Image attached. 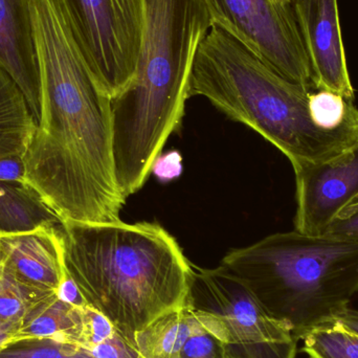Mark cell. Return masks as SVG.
<instances>
[{
	"label": "cell",
	"instance_id": "1",
	"mask_svg": "<svg viewBox=\"0 0 358 358\" xmlns=\"http://www.w3.org/2000/svg\"><path fill=\"white\" fill-rule=\"evenodd\" d=\"M40 115L24 181L61 222L121 221L111 98L84 61L58 0H33Z\"/></svg>",
	"mask_w": 358,
	"mask_h": 358
},
{
	"label": "cell",
	"instance_id": "2",
	"mask_svg": "<svg viewBox=\"0 0 358 358\" xmlns=\"http://www.w3.org/2000/svg\"><path fill=\"white\" fill-rule=\"evenodd\" d=\"M196 96L258 132L294 168L329 161L358 143L353 100L288 81L216 25L194 57L187 98Z\"/></svg>",
	"mask_w": 358,
	"mask_h": 358
},
{
	"label": "cell",
	"instance_id": "3",
	"mask_svg": "<svg viewBox=\"0 0 358 358\" xmlns=\"http://www.w3.org/2000/svg\"><path fill=\"white\" fill-rule=\"evenodd\" d=\"M60 231L84 302L134 346L138 332L187 305L193 264L162 225L62 222Z\"/></svg>",
	"mask_w": 358,
	"mask_h": 358
},
{
	"label": "cell",
	"instance_id": "4",
	"mask_svg": "<svg viewBox=\"0 0 358 358\" xmlns=\"http://www.w3.org/2000/svg\"><path fill=\"white\" fill-rule=\"evenodd\" d=\"M213 25L204 0H146L136 75L111 99L115 178L124 195L142 189L180 125L194 57Z\"/></svg>",
	"mask_w": 358,
	"mask_h": 358
},
{
	"label": "cell",
	"instance_id": "5",
	"mask_svg": "<svg viewBox=\"0 0 358 358\" xmlns=\"http://www.w3.org/2000/svg\"><path fill=\"white\" fill-rule=\"evenodd\" d=\"M220 266L241 280L296 340L338 320L358 292V242L296 231L227 252Z\"/></svg>",
	"mask_w": 358,
	"mask_h": 358
},
{
	"label": "cell",
	"instance_id": "6",
	"mask_svg": "<svg viewBox=\"0 0 358 358\" xmlns=\"http://www.w3.org/2000/svg\"><path fill=\"white\" fill-rule=\"evenodd\" d=\"M187 304L214 336L222 358H296L298 341L248 286L219 265L192 266Z\"/></svg>",
	"mask_w": 358,
	"mask_h": 358
},
{
	"label": "cell",
	"instance_id": "7",
	"mask_svg": "<svg viewBox=\"0 0 358 358\" xmlns=\"http://www.w3.org/2000/svg\"><path fill=\"white\" fill-rule=\"evenodd\" d=\"M90 73L111 99L134 80L146 22V0H58Z\"/></svg>",
	"mask_w": 358,
	"mask_h": 358
},
{
	"label": "cell",
	"instance_id": "8",
	"mask_svg": "<svg viewBox=\"0 0 358 358\" xmlns=\"http://www.w3.org/2000/svg\"><path fill=\"white\" fill-rule=\"evenodd\" d=\"M216 27L267 66L305 87L317 88L310 60L290 4L280 0H204Z\"/></svg>",
	"mask_w": 358,
	"mask_h": 358
},
{
	"label": "cell",
	"instance_id": "9",
	"mask_svg": "<svg viewBox=\"0 0 358 358\" xmlns=\"http://www.w3.org/2000/svg\"><path fill=\"white\" fill-rule=\"evenodd\" d=\"M294 170L298 203L294 231L326 235L343 210L358 198V143L329 161Z\"/></svg>",
	"mask_w": 358,
	"mask_h": 358
},
{
	"label": "cell",
	"instance_id": "10",
	"mask_svg": "<svg viewBox=\"0 0 358 358\" xmlns=\"http://www.w3.org/2000/svg\"><path fill=\"white\" fill-rule=\"evenodd\" d=\"M317 90L355 101L338 0H294L292 4Z\"/></svg>",
	"mask_w": 358,
	"mask_h": 358
},
{
	"label": "cell",
	"instance_id": "11",
	"mask_svg": "<svg viewBox=\"0 0 358 358\" xmlns=\"http://www.w3.org/2000/svg\"><path fill=\"white\" fill-rule=\"evenodd\" d=\"M60 225L0 234V252L10 271L29 285L55 294L67 277Z\"/></svg>",
	"mask_w": 358,
	"mask_h": 358
},
{
	"label": "cell",
	"instance_id": "12",
	"mask_svg": "<svg viewBox=\"0 0 358 358\" xmlns=\"http://www.w3.org/2000/svg\"><path fill=\"white\" fill-rule=\"evenodd\" d=\"M0 65L22 90L37 124L40 88L33 0H0Z\"/></svg>",
	"mask_w": 358,
	"mask_h": 358
},
{
	"label": "cell",
	"instance_id": "13",
	"mask_svg": "<svg viewBox=\"0 0 358 358\" xmlns=\"http://www.w3.org/2000/svg\"><path fill=\"white\" fill-rule=\"evenodd\" d=\"M36 127L22 90L0 65V159L23 157Z\"/></svg>",
	"mask_w": 358,
	"mask_h": 358
},
{
	"label": "cell",
	"instance_id": "14",
	"mask_svg": "<svg viewBox=\"0 0 358 358\" xmlns=\"http://www.w3.org/2000/svg\"><path fill=\"white\" fill-rule=\"evenodd\" d=\"M61 223L29 185L0 181V234L23 233Z\"/></svg>",
	"mask_w": 358,
	"mask_h": 358
},
{
	"label": "cell",
	"instance_id": "15",
	"mask_svg": "<svg viewBox=\"0 0 358 358\" xmlns=\"http://www.w3.org/2000/svg\"><path fill=\"white\" fill-rule=\"evenodd\" d=\"M85 306H75L54 296L21 328V336L25 341L52 340L82 347Z\"/></svg>",
	"mask_w": 358,
	"mask_h": 358
},
{
	"label": "cell",
	"instance_id": "16",
	"mask_svg": "<svg viewBox=\"0 0 358 358\" xmlns=\"http://www.w3.org/2000/svg\"><path fill=\"white\" fill-rule=\"evenodd\" d=\"M195 326V315L187 304L138 332L134 347L144 358H178Z\"/></svg>",
	"mask_w": 358,
	"mask_h": 358
},
{
	"label": "cell",
	"instance_id": "17",
	"mask_svg": "<svg viewBox=\"0 0 358 358\" xmlns=\"http://www.w3.org/2000/svg\"><path fill=\"white\" fill-rule=\"evenodd\" d=\"M57 294L21 281L4 264L0 252V320L20 331L27 322Z\"/></svg>",
	"mask_w": 358,
	"mask_h": 358
},
{
	"label": "cell",
	"instance_id": "18",
	"mask_svg": "<svg viewBox=\"0 0 358 358\" xmlns=\"http://www.w3.org/2000/svg\"><path fill=\"white\" fill-rule=\"evenodd\" d=\"M303 341L309 358H358V334L338 319L311 330Z\"/></svg>",
	"mask_w": 358,
	"mask_h": 358
},
{
	"label": "cell",
	"instance_id": "19",
	"mask_svg": "<svg viewBox=\"0 0 358 358\" xmlns=\"http://www.w3.org/2000/svg\"><path fill=\"white\" fill-rule=\"evenodd\" d=\"M0 358H96L87 349L52 340L23 341L0 352Z\"/></svg>",
	"mask_w": 358,
	"mask_h": 358
},
{
	"label": "cell",
	"instance_id": "20",
	"mask_svg": "<svg viewBox=\"0 0 358 358\" xmlns=\"http://www.w3.org/2000/svg\"><path fill=\"white\" fill-rule=\"evenodd\" d=\"M195 319V328L181 349L178 358H222L218 342L200 325L197 317Z\"/></svg>",
	"mask_w": 358,
	"mask_h": 358
},
{
	"label": "cell",
	"instance_id": "21",
	"mask_svg": "<svg viewBox=\"0 0 358 358\" xmlns=\"http://www.w3.org/2000/svg\"><path fill=\"white\" fill-rule=\"evenodd\" d=\"M326 235L358 242V212L343 218H336Z\"/></svg>",
	"mask_w": 358,
	"mask_h": 358
},
{
	"label": "cell",
	"instance_id": "22",
	"mask_svg": "<svg viewBox=\"0 0 358 358\" xmlns=\"http://www.w3.org/2000/svg\"><path fill=\"white\" fill-rule=\"evenodd\" d=\"M0 181L25 183L22 157H10L0 159Z\"/></svg>",
	"mask_w": 358,
	"mask_h": 358
},
{
	"label": "cell",
	"instance_id": "23",
	"mask_svg": "<svg viewBox=\"0 0 358 358\" xmlns=\"http://www.w3.org/2000/svg\"><path fill=\"white\" fill-rule=\"evenodd\" d=\"M181 159L178 153H168L165 157L159 155L153 165L152 171L162 180H170L180 174Z\"/></svg>",
	"mask_w": 358,
	"mask_h": 358
},
{
	"label": "cell",
	"instance_id": "24",
	"mask_svg": "<svg viewBox=\"0 0 358 358\" xmlns=\"http://www.w3.org/2000/svg\"><path fill=\"white\" fill-rule=\"evenodd\" d=\"M23 341L24 338L16 327L0 320V352Z\"/></svg>",
	"mask_w": 358,
	"mask_h": 358
},
{
	"label": "cell",
	"instance_id": "25",
	"mask_svg": "<svg viewBox=\"0 0 358 358\" xmlns=\"http://www.w3.org/2000/svg\"><path fill=\"white\" fill-rule=\"evenodd\" d=\"M342 323H344L349 329L353 330L358 334V311L355 309L348 308L340 317Z\"/></svg>",
	"mask_w": 358,
	"mask_h": 358
},
{
	"label": "cell",
	"instance_id": "26",
	"mask_svg": "<svg viewBox=\"0 0 358 358\" xmlns=\"http://www.w3.org/2000/svg\"><path fill=\"white\" fill-rule=\"evenodd\" d=\"M357 212H358V198L355 202H352L350 206H347L345 210H343V212L341 213L338 218H343V217L349 216V215L355 214V213Z\"/></svg>",
	"mask_w": 358,
	"mask_h": 358
},
{
	"label": "cell",
	"instance_id": "27",
	"mask_svg": "<svg viewBox=\"0 0 358 358\" xmlns=\"http://www.w3.org/2000/svg\"><path fill=\"white\" fill-rule=\"evenodd\" d=\"M280 1L285 2V3L290 4V6H292V2H294V0H280Z\"/></svg>",
	"mask_w": 358,
	"mask_h": 358
}]
</instances>
